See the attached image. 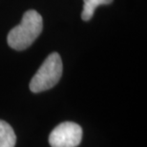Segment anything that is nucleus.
Listing matches in <instances>:
<instances>
[{"mask_svg": "<svg viewBox=\"0 0 147 147\" xmlns=\"http://www.w3.org/2000/svg\"><path fill=\"white\" fill-rule=\"evenodd\" d=\"M42 29L43 20L40 14L34 10L26 11L20 24L9 33V46L16 51L29 48L41 34Z\"/></svg>", "mask_w": 147, "mask_h": 147, "instance_id": "1", "label": "nucleus"}, {"mask_svg": "<svg viewBox=\"0 0 147 147\" xmlns=\"http://www.w3.org/2000/svg\"><path fill=\"white\" fill-rule=\"evenodd\" d=\"M62 61L57 53H53L44 60L30 82V89L34 93L47 91L57 85L62 76Z\"/></svg>", "mask_w": 147, "mask_h": 147, "instance_id": "2", "label": "nucleus"}, {"mask_svg": "<svg viewBox=\"0 0 147 147\" xmlns=\"http://www.w3.org/2000/svg\"><path fill=\"white\" fill-rule=\"evenodd\" d=\"M82 129L74 122H62L51 132L49 143L52 147H76L81 142Z\"/></svg>", "mask_w": 147, "mask_h": 147, "instance_id": "3", "label": "nucleus"}, {"mask_svg": "<svg viewBox=\"0 0 147 147\" xmlns=\"http://www.w3.org/2000/svg\"><path fill=\"white\" fill-rule=\"evenodd\" d=\"M16 137L13 129L6 121L0 120V147H14Z\"/></svg>", "mask_w": 147, "mask_h": 147, "instance_id": "4", "label": "nucleus"}, {"mask_svg": "<svg viewBox=\"0 0 147 147\" xmlns=\"http://www.w3.org/2000/svg\"><path fill=\"white\" fill-rule=\"evenodd\" d=\"M83 10L81 13V18L88 21L93 17L96 9L100 5H107L113 2V0H83Z\"/></svg>", "mask_w": 147, "mask_h": 147, "instance_id": "5", "label": "nucleus"}]
</instances>
